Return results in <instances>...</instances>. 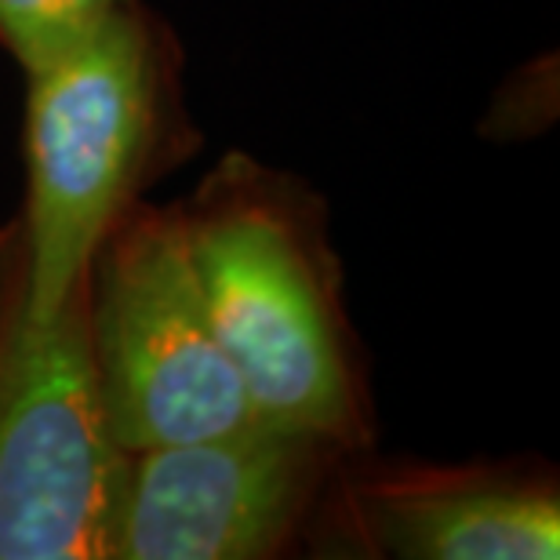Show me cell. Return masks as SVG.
<instances>
[{
	"mask_svg": "<svg viewBox=\"0 0 560 560\" xmlns=\"http://www.w3.org/2000/svg\"><path fill=\"white\" fill-rule=\"evenodd\" d=\"M128 4L131 0H0V48L30 73Z\"/></svg>",
	"mask_w": 560,
	"mask_h": 560,
	"instance_id": "52a82bcc",
	"label": "cell"
},
{
	"mask_svg": "<svg viewBox=\"0 0 560 560\" xmlns=\"http://www.w3.org/2000/svg\"><path fill=\"white\" fill-rule=\"evenodd\" d=\"M98 397L125 452L259 419L194 270L178 200H139L84 270Z\"/></svg>",
	"mask_w": 560,
	"mask_h": 560,
	"instance_id": "3957f363",
	"label": "cell"
},
{
	"mask_svg": "<svg viewBox=\"0 0 560 560\" xmlns=\"http://www.w3.org/2000/svg\"><path fill=\"white\" fill-rule=\"evenodd\" d=\"M215 331L259 419L375 447L368 357L331 215L306 178L230 150L178 200Z\"/></svg>",
	"mask_w": 560,
	"mask_h": 560,
	"instance_id": "6da1fadb",
	"label": "cell"
},
{
	"mask_svg": "<svg viewBox=\"0 0 560 560\" xmlns=\"http://www.w3.org/2000/svg\"><path fill=\"white\" fill-rule=\"evenodd\" d=\"M302 546L346 560H553L560 480L546 458L419 463L364 447L331 477Z\"/></svg>",
	"mask_w": 560,
	"mask_h": 560,
	"instance_id": "8992f818",
	"label": "cell"
},
{
	"mask_svg": "<svg viewBox=\"0 0 560 560\" xmlns=\"http://www.w3.org/2000/svg\"><path fill=\"white\" fill-rule=\"evenodd\" d=\"M353 455L335 436L252 419L197 441L131 452L106 560H277Z\"/></svg>",
	"mask_w": 560,
	"mask_h": 560,
	"instance_id": "5b68a950",
	"label": "cell"
},
{
	"mask_svg": "<svg viewBox=\"0 0 560 560\" xmlns=\"http://www.w3.org/2000/svg\"><path fill=\"white\" fill-rule=\"evenodd\" d=\"M19 273V219L0 222V320H4V306Z\"/></svg>",
	"mask_w": 560,
	"mask_h": 560,
	"instance_id": "ba28073f",
	"label": "cell"
},
{
	"mask_svg": "<svg viewBox=\"0 0 560 560\" xmlns=\"http://www.w3.org/2000/svg\"><path fill=\"white\" fill-rule=\"evenodd\" d=\"M125 463L95 383L84 280L33 320L15 273L0 320V560H106Z\"/></svg>",
	"mask_w": 560,
	"mask_h": 560,
	"instance_id": "277c9868",
	"label": "cell"
},
{
	"mask_svg": "<svg viewBox=\"0 0 560 560\" xmlns=\"http://www.w3.org/2000/svg\"><path fill=\"white\" fill-rule=\"evenodd\" d=\"M19 302L55 317L103 237L205 145L186 103V48L145 0L22 73Z\"/></svg>",
	"mask_w": 560,
	"mask_h": 560,
	"instance_id": "7a4b0ae2",
	"label": "cell"
}]
</instances>
